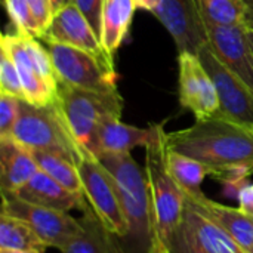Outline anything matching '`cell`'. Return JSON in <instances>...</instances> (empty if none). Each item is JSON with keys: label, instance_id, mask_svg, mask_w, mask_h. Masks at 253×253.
I'll return each mask as SVG.
<instances>
[{"label": "cell", "instance_id": "d4e9b609", "mask_svg": "<svg viewBox=\"0 0 253 253\" xmlns=\"http://www.w3.org/2000/svg\"><path fill=\"white\" fill-rule=\"evenodd\" d=\"M168 169L175 179V182L181 187L184 193L188 194H197L202 193V184L206 176L211 175V169L179 153L170 151L168 148Z\"/></svg>", "mask_w": 253, "mask_h": 253}, {"label": "cell", "instance_id": "1f68e13d", "mask_svg": "<svg viewBox=\"0 0 253 253\" xmlns=\"http://www.w3.org/2000/svg\"><path fill=\"white\" fill-rule=\"evenodd\" d=\"M239 206L245 213L253 215V184L251 182L242 190L239 196Z\"/></svg>", "mask_w": 253, "mask_h": 253}, {"label": "cell", "instance_id": "f35d334b", "mask_svg": "<svg viewBox=\"0 0 253 253\" xmlns=\"http://www.w3.org/2000/svg\"><path fill=\"white\" fill-rule=\"evenodd\" d=\"M249 218H251V219H252V222H253V215H249Z\"/></svg>", "mask_w": 253, "mask_h": 253}, {"label": "cell", "instance_id": "ab89813d", "mask_svg": "<svg viewBox=\"0 0 253 253\" xmlns=\"http://www.w3.org/2000/svg\"><path fill=\"white\" fill-rule=\"evenodd\" d=\"M252 253H253V252H252Z\"/></svg>", "mask_w": 253, "mask_h": 253}, {"label": "cell", "instance_id": "74e56055", "mask_svg": "<svg viewBox=\"0 0 253 253\" xmlns=\"http://www.w3.org/2000/svg\"><path fill=\"white\" fill-rule=\"evenodd\" d=\"M157 253H170L169 251H160V252H157Z\"/></svg>", "mask_w": 253, "mask_h": 253}, {"label": "cell", "instance_id": "cb8c5ba5", "mask_svg": "<svg viewBox=\"0 0 253 253\" xmlns=\"http://www.w3.org/2000/svg\"><path fill=\"white\" fill-rule=\"evenodd\" d=\"M202 18L221 27L249 25L251 9L245 0H197Z\"/></svg>", "mask_w": 253, "mask_h": 253}, {"label": "cell", "instance_id": "7c38bea8", "mask_svg": "<svg viewBox=\"0 0 253 253\" xmlns=\"http://www.w3.org/2000/svg\"><path fill=\"white\" fill-rule=\"evenodd\" d=\"M172 36L178 52L196 53L208 42L197 0H162L151 12Z\"/></svg>", "mask_w": 253, "mask_h": 253}, {"label": "cell", "instance_id": "ffe728a7", "mask_svg": "<svg viewBox=\"0 0 253 253\" xmlns=\"http://www.w3.org/2000/svg\"><path fill=\"white\" fill-rule=\"evenodd\" d=\"M136 9L133 0H105L104 3L101 43L113 61L116 52L127 36Z\"/></svg>", "mask_w": 253, "mask_h": 253}, {"label": "cell", "instance_id": "5b68a950", "mask_svg": "<svg viewBox=\"0 0 253 253\" xmlns=\"http://www.w3.org/2000/svg\"><path fill=\"white\" fill-rule=\"evenodd\" d=\"M10 135L31 151H50L71 159L76 165L87 153L73 136L58 102L33 105L19 101V117Z\"/></svg>", "mask_w": 253, "mask_h": 253}, {"label": "cell", "instance_id": "8992f818", "mask_svg": "<svg viewBox=\"0 0 253 253\" xmlns=\"http://www.w3.org/2000/svg\"><path fill=\"white\" fill-rule=\"evenodd\" d=\"M0 47L13 59L27 102L33 105H49L58 99V77L50 53L36 37L19 33L3 34Z\"/></svg>", "mask_w": 253, "mask_h": 253}, {"label": "cell", "instance_id": "836d02e7", "mask_svg": "<svg viewBox=\"0 0 253 253\" xmlns=\"http://www.w3.org/2000/svg\"><path fill=\"white\" fill-rule=\"evenodd\" d=\"M71 3H73V0H52L53 13L59 12L62 7H65V6H68V4H71Z\"/></svg>", "mask_w": 253, "mask_h": 253}, {"label": "cell", "instance_id": "f546056e", "mask_svg": "<svg viewBox=\"0 0 253 253\" xmlns=\"http://www.w3.org/2000/svg\"><path fill=\"white\" fill-rule=\"evenodd\" d=\"M73 3L79 7V10L86 16L89 24L92 25L93 31L101 40V30H102V9L105 0H73Z\"/></svg>", "mask_w": 253, "mask_h": 253}, {"label": "cell", "instance_id": "d590c367", "mask_svg": "<svg viewBox=\"0 0 253 253\" xmlns=\"http://www.w3.org/2000/svg\"><path fill=\"white\" fill-rule=\"evenodd\" d=\"M245 1H246V4L249 6V9H251V12H252V15H251V21H249V25H248V27L253 28V0H245Z\"/></svg>", "mask_w": 253, "mask_h": 253}, {"label": "cell", "instance_id": "3957f363", "mask_svg": "<svg viewBox=\"0 0 253 253\" xmlns=\"http://www.w3.org/2000/svg\"><path fill=\"white\" fill-rule=\"evenodd\" d=\"M98 160L114 179L119 199L129 225L127 243L132 253H150L153 246V219L145 169L130 153H102Z\"/></svg>", "mask_w": 253, "mask_h": 253}, {"label": "cell", "instance_id": "e0dca14e", "mask_svg": "<svg viewBox=\"0 0 253 253\" xmlns=\"http://www.w3.org/2000/svg\"><path fill=\"white\" fill-rule=\"evenodd\" d=\"M15 196L27 203L62 212H70L73 209L83 211L89 205L86 197L76 196L42 170H39Z\"/></svg>", "mask_w": 253, "mask_h": 253}, {"label": "cell", "instance_id": "4dcf8cb0", "mask_svg": "<svg viewBox=\"0 0 253 253\" xmlns=\"http://www.w3.org/2000/svg\"><path fill=\"white\" fill-rule=\"evenodd\" d=\"M31 12L36 18V22L40 30V39L44 34V31L49 28L52 19H53V7H52V0H27Z\"/></svg>", "mask_w": 253, "mask_h": 253}, {"label": "cell", "instance_id": "4316f807", "mask_svg": "<svg viewBox=\"0 0 253 253\" xmlns=\"http://www.w3.org/2000/svg\"><path fill=\"white\" fill-rule=\"evenodd\" d=\"M0 93L25 99L18 68L10 55L0 47Z\"/></svg>", "mask_w": 253, "mask_h": 253}, {"label": "cell", "instance_id": "9a60e30c", "mask_svg": "<svg viewBox=\"0 0 253 253\" xmlns=\"http://www.w3.org/2000/svg\"><path fill=\"white\" fill-rule=\"evenodd\" d=\"M185 203L205 213L224 233H227L246 253L253 252V222L240 208H228L208 199L203 191L197 194L184 193Z\"/></svg>", "mask_w": 253, "mask_h": 253}, {"label": "cell", "instance_id": "ac0fdd59", "mask_svg": "<svg viewBox=\"0 0 253 253\" xmlns=\"http://www.w3.org/2000/svg\"><path fill=\"white\" fill-rule=\"evenodd\" d=\"M82 212V233L71 240L61 253H127L125 246L119 243L120 237L113 234L101 222L89 205Z\"/></svg>", "mask_w": 253, "mask_h": 253}, {"label": "cell", "instance_id": "30bf717a", "mask_svg": "<svg viewBox=\"0 0 253 253\" xmlns=\"http://www.w3.org/2000/svg\"><path fill=\"white\" fill-rule=\"evenodd\" d=\"M197 56L206 67L216 86L219 98L218 114L242 126L253 129L252 89L216 58L208 42L200 47Z\"/></svg>", "mask_w": 253, "mask_h": 253}, {"label": "cell", "instance_id": "484cf974", "mask_svg": "<svg viewBox=\"0 0 253 253\" xmlns=\"http://www.w3.org/2000/svg\"><path fill=\"white\" fill-rule=\"evenodd\" d=\"M6 12L15 27V33L40 39V30L27 0H3Z\"/></svg>", "mask_w": 253, "mask_h": 253}, {"label": "cell", "instance_id": "5bb4252c", "mask_svg": "<svg viewBox=\"0 0 253 253\" xmlns=\"http://www.w3.org/2000/svg\"><path fill=\"white\" fill-rule=\"evenodd\" d=\"M42 40L46 44L59 43V44L73 46L86 50L89 53H93L105 61L114 62L107 55L99 37L93 31L86 16L79 10V7L74 3L62 7L59 12L53 15L49 28L42 36Z\"/></svg>", "mask_w": 253, "mask_h": 253}, {"label": "cell", "instance_id": "4fadbf2b", "mask_svg": "<svg viewBox=\"0 0 253 253\" xmlns=\"http://www.w3.org/2000/svg\"><path fill=\"white\" fill-rule=\"evenodd\" d=\"M205 28L208 43L216 58L253 90V44L249 27H221L205 22Z\"/></svg>", "mask_w": 253, "mask_h": 253}, {"label": "cell", "instance_id": "603a6c76", "mask_svg": "<svg viewBox=\"0 0 253 253\" xmlns=\"http://www.w3.org/2000/svg\"><path fill=\"white\" fill-rule=\"evenodd\" d=\"M33 156L42 172L47 173L58 184L76 196L84 197L77 165L71 159L50 151H33Z\"/></svg>", "mask_w": 253, "mask_h": 253}, {"label": "cell", "instance_id": "52a82bcc", "mask_svg": "<svg viewBox=\"0 0 253 253\" xmlns=\"http://www.w3.org/2000/svg\"><path fill=\"white\" fill-rule=\"evenodd\" d=\"M47 50L50 53L58 82L92 92H119L116 83L117 74L113 65L114 62L59 43H49Z\"/></svg>", "mask_w": 253, "mask_h": 253}, {"label": "cell", "instance_id": "9c48e42d", "mask_svg": "<svg viewBox=\"0 0 253 253\" xmlns=\"http://www.w3.org/2000/svg\"><path fill=\"white\" fill-rule=\"evenodd\" d=\"M1 212L28 222L46 248L58 251H62L83 230L82 221L68 212L36 206L15 194H1Z\"/></svg>", "mask_w": 253, "mask_h": 253}, {"label": "cell", "instance_id": "7a4b0ae2", "mask_svg": "<svg viewBox=\"0 0 253 253\" xmlns=\"http://www.w3.org/2000/svg\"><path fill=\"white\" fill-rule=\"evenodd\" d=\"M145 173L153 219L151 252L168 251L184 219L185 196L168 169L165 123L154 125V136L145 147Z\"/></svg>", "mask_w": 253, "mask_h": 253}, {"label": "cell", "instance_id": "277c9868", "mask_svg": "<svg viewBox=\"0 0 253 253\" xmlns=\"http://www.w3.org/2000/svg\"><path fill=\"white\" fill-rule=\"evenodd\" d=\"M56 102L82 150L96 157L101 126L122 117L123 98L120 92H92L59 82Z\"/></svg>", "mask_w": 253, "mask_h": 253}, {"label": "cell", "instance_id": "f1b7e54d", "mask_svg": "<svg viewBox=\"0 0 253 253\" xmlns=\"http://www.w3.org/2000/svg\"><path fill=\"white\" fill-rule=\"evenodd\" d=\"M19 101L15 96L0 93V136L10 135L19 117Z\"/></svg>", "mask_w": 253, "mask_h": 253}, {"label": "cell", "instance_id": "ba28073f", "mask_svg": "<svg viewBox=\"0 0 253 253\" xmlns=\"http://www.w3.org/2000/svg\"><path fill=\"white\" fill-rule=\"evenodd\" d=\"M83 194L101 222L117 237L126 239L129 225L119 199L113 176L92 154H84L77 162Z\"/></svg>", "mask_w": 253, "mask_h": 253}, {"label": "cell", "instance_id": "6da1fadb", "mask_svg": "<svg viewBox=\"0 0 253 253\" xmlns=\"http://www.w3.org/2000/svg\"><path fill=\"white\" fill-rule=\"evenodd\" d=\"M166 145L206 165L221 182L248 179L253 173V129L219 114L166 133Z\"/></svg>", "mask_w": 253, "mask_h": 253}, {"label": "cell", "instance_id": "d6a6232c", "mask_svg": "<svg viewBox=\"0 0 253 253\" xmlns=\"http://www.w3.org/2000/svg\"><path fill=\"white\" fill-rule=\"evenodd\" d=\"M133 1H135L136 7H141V9H145V10L153 12L160 4L162 0H133Z\"/></svg>", "mask_w": 253, "mask_h": 253}, {"label": "cell", "instance_id": "2e32d148", "mask_svg": "<svg viewBox=\"0 0 253 253\" xmlns=\"http://www.w3.org/2000/svg\"><path fill=\"white\" fill-rule=\"evenodd\" d=\"M33 151L12 135L0 136V190L1 194H16L37 172Z\"/></svg>", "mask_w": 253, "mask_h": 253}, {"label": "cell", "instance_id": "d6986e66", "mask_svg": "<svg viewBox=\"0 0 253 253\" xmlns=\"http://www.w3.org/2000/svg\"><path fill=\"white\" fill-rule=\"evenodd\" d=\"M154 136V125L136 127L120 119L105 122L98 133L96 157L102 153H130L136 147H147Z\"/></svg>", "mask_w": 253, "mask_h": 253}, {"label": "cell", "instance_id": "44dd1931", "mask_svg": "<svg viewBox=\"0 0 253 253\" xmlns=\"http://www.w3.org/2000/svg\"><path fill=\"white\" fill-rule=\"evenodd\" d=\"M184 221L190 225L197 240L212 253H246L227 233L196 208L185 203Z\"/></svg>", "mask_w": 253, "mask_h": 253}, {"label": "cell", "instance_id": "e575fe53", "mask_svg": "<svg viewBox=\"0 0 253 253\" xmlns=\"http://www.w3.org/2000/svg\"><path fill=\"white\" fill-rule=\"evenodd\" d=\"M0 253H42L39 251H9V249H0Z\"/></svg>", "mask_w": 253, "mask_h": 253}, {"label": "cell", "instance_id": "8d00e7d4", "mask_svg": "<svg viewBox=\"0 0 253 253\" xmlns=\"http://www.w3.org/2000/svg\"><path fill=\"white\" fill-rule=\"evenodd\" d=\"M249 36H251V40H252V44H253V28L249 27Z\"/></svg>", "mask_w": 253, "mask_h": 253}, {"label": "cell", "instance_id": "83f0119b", "mask_svg": "<svg viewBox=\"0 0 253 253\" xmlns=\"http://www.w3.org/2000/svg\"><path fill=\"white\" fill-rule=\"evenodd\" d=\"M168 251L170 253H212L197 240L196 234L184 219L178 227Z\"/></svg>", "mask_w": 253, "mask_h": 253}, {"label": "cell", "instance_id": "7402d4cb", "mask_svg": "<svg viewBox=\"0 0 253 253\" xmlns=\"http://www.w3.org/2000/svg\"><path fill=\"white\" fill-rule=\"evenodd\" d=\"M0 249L39 251L47 249L28 222L9 213L0 212Z\"/></svg>", "mask_w": 253, "mask_h": 253}, {"label": "cell", "instance_id": "8fae6325", "mask_svg": "<svg viewBox=\"0 0 253 253\" xmlns=\"http://www.w3.org/2000/svg\"><path fill=\"white\" fill-rule=\"evenodd\" d=\"M179 64V102L190 110L196 120L213 117L219 113L216 86L206 67L196 53L181 52Z\"/></svg>", "mask_w": 253, "mask_h": 253}]
</instances>
